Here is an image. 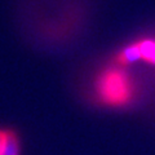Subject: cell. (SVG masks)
I'll list each match as a JSON object with an SVG mask.
<instances>
[{"mask_svg":"<svg viewBox=\"0 0 155 155\" xmlns=\"http://www.w3.org/2000/svg\"><path fill=\"white\" fill-rule=\"evenodd\" d=\"M94 96L101 105L113 109H123L134 100V80L125 67L116 64L109 66L96 78Z\"/></svg>","mask_w":155,"mask_h":155,"instance_id":"1","label":"cell"},{"mask_svg":"<svg viewBox=\"0 0 155 155\" xmlns=\"http://www.w3.org/2000/svg\"><path fill=\"white\" fill-rule=\"evenodd\" d=\"M136 43L140 51L141 61L147 62L150 65H155V39H142Z\"/></svg>","mask_w":155,"mask_h":155,"instance_id":"2","label":"cell"},{"mask_svg":"<svg viewBox=\"0 0 155 155\" xmlns=\"http://www.w3.org/2000/svg\"><path fill=\"white\" fill-rule=\"evenodd\" d=\"M4 155H21V138L16 130L11 128H8V137Z\"/></svg>","mask_w":155,"mask_h":155,"instance_id":"3","label":"cell"},{"mask_svg":"<svg viewBox=\"0 0 155 155\" xmlns=\"http://www.w3.org/2000/svg\"><path fill=\"white\" fill-rule=\"evenodd\" d=\"M8 137V128H0V155H4Z\"/></svg>","mask_w":155,"mask_h":155,"instance_id":"4","label":"cell"}]
</instances>
